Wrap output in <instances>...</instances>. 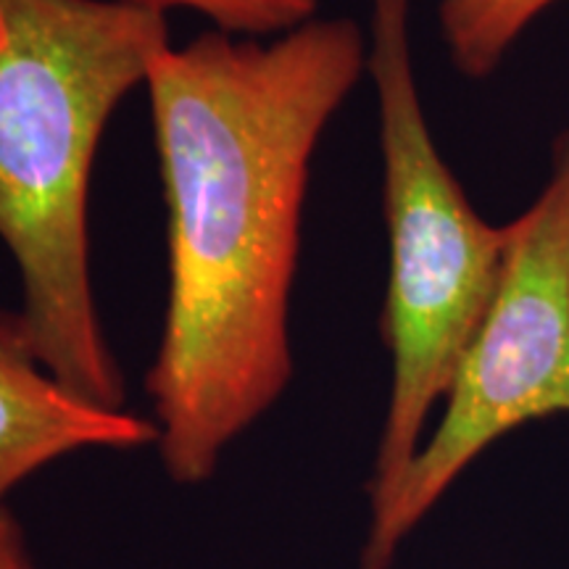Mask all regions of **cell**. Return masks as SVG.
Here are the masks:
<instances>
[{
	"label": "cell",
	"instance_id": "cell-1",
	"mask_svg": "<svg viewBox=\"0 0 569 569\" xmlns=\"http://www.w3.org/2000/svg\"><path fill=\"white\" fill-rule=\"evenodd\" d=\"M365 71L367 34L348 17L267 40L209 30L148 71L169 288L146 386L177 486L211 480L293 380L311 161Z\"/></svg>",
	"mask_w": 569,
	"mask_h": 569
},
{
	"label": "cell",
	"instance_id": "cell-2",
	"mask_svg": "<svg viewBox=\"0 0 569 569\" xmlns=\"http://www.w3.org/2000/svg\"><path fill=\"white\" fill-rule=\"evenodd\" d=\"M167 46V17L130 0H0V240L17 317L34 359L106 409H124L127 386L92 296V163Z\"/></svg>",
	"mask_w": 569,
	"mask_h": 569
},
{
	"label": "cell",
	"instance_id": "cell-3",
	"mask_svg": "<svg viewBox=\"0 0 569 569\" xmlns=\"http://www.w3.org/2000/svg\"><path fill=\"white\" fill-rule=\"evenodd\" d=\"M411 0H369L367 74L380 111L388 290L380 336L390 396L369 475V519L390 507L482 325L507 256V224L475 211L427 124L409 38Z\"/></svg>",
	"mask_w": 569,
	"mask_h": 569
},
{
	"label": "cell",
	"instance_id": "cell-4",
	"mask_svg": "<svg viewBox=\"0 0 569 569\" xmlns=\"http://www.w3.org/2000/svg\"><path fill=\"white\" fill-rule=\"evenodd\" d=\"M569 415V127L551 142L536 201L507 222L501 280L436 430L390 507L369 519L359 569H390L398 549L461 475L517 427Z\"/></svg>",
	"mask_w": 569,
	"mask_h": 569
},
{
	"label": "cell",
	"instance_id": "cell-5",
	"mask_svg": "<svg viewBox=\"0 0 569 569\" xmlns=\"http://www.w3.org/2000/svg\"><path fill=\"white\" fill-rule=\"evenodd\" d=\"M153 419L106 409L61 386L34 359L17 311H0V507L40 469L90 448L156 446Z\"/></svg>",
	"mask_w": 569,
	"mask_h": 569
},
{
	"label": "cell",
	"instance_id": "cell-6",
	"mask_svg": "<svg viewBox=\"0 0 569 569\" xmlns=\"http://www.w3.org/2000/svg\"><path fill=\"white\" fill-rule=\"evenodd\" d=\"M559 0H440L438 30L465 80L493 77L517 40Z\"/></svg>",
	"mask_w": 569,
	"mask_h": 569
},
{
	"label": "cell",
	"instance_id": "cell-7",
	"mask_svg": "<svg viewBox=\"0 0 569 569\" xmlns=\"http://www.w3.org/2000/svg\"><path fill=\"white\" fill-rule=\"evenodd\" d=\"M142 9L201 13L213 30L238 38H277L317 19L322 0H130Z\"/></svg>",
	"mask_w": 569,
	"mask_h": 569
},
{
	"label": "cell",
	"instance_id": "cell-8",
	"mask_svg": "<svg viewBox=\"0 0 569 569\" xmlns=\"http://www.w3.org/2000/svg\"><path fill=\"white\" fill-rule=\"evenodd\" d=\"M0 569H38L24 530L9 507H0Z\"/></svg>",
	"mask_w": 569,
	"mask_h": 569
}]
</instances>
